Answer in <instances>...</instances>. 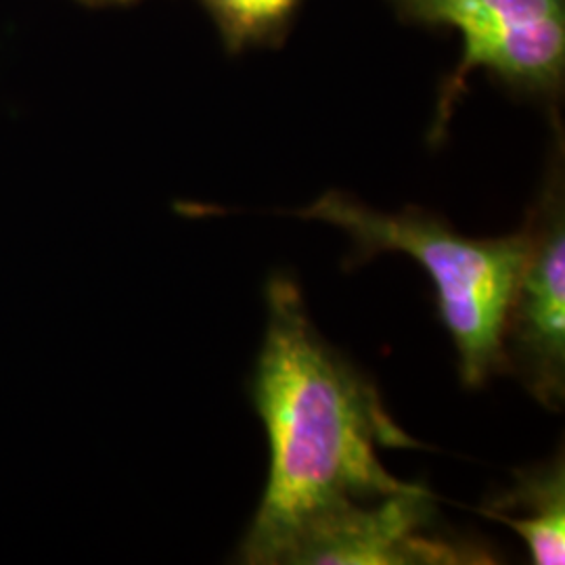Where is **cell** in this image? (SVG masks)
Segmentation results:
<instances>
[{
  "mask_svg": "<svg viewBox=\"0 0 565 565\" xmlns=\"http://www.w3.org/2000/svg\"><path fill=\"white\" fill-rule=\"evenodd\" d=\"M266 303L254 404L270 469L242 562L281 565L315 527L413 488L385 469L377 448L422 445L394 424L375 385L319 335L296 282L273 277Z\"/></svg>",
  "mask_w": 565,
  "mask_h": 565,
  "instance_id": "cell-1",
  "label": "cell"
},
{
  "mask_svg": "<svg viewBox=\"0 0 565 565\" xmlns=\"http://www.w3.org/2000/svg\"><path fill=\"white\" fill-rule=\"evenodd\" d=\"M291 216L340 226L354 243L352 264L385 252L415 258L436 285L440 319L457 348L463 384L480 387L505 371L503 331L527 249L524 226L507 237L471 239L419 207L382 214L338 191Z\"/></svg>",
  "mask_w": 565,
  "mask_h": 565,
  "instance_id": "cell-2",
  "label": "cell"
},
{
  "mask_svg": "<svg viewBox=\"0 0 565 565\" xmlns=\"http://www.w3.org/2000/svg\"><path fill=\"white\" fill-rule=\"evenodd\" d=\"M398 15L463 36V60L443 86L431 141L445 137L476 70L527 95H557L565 74V0H390Z\"/></svg>",
  "mask_w": 565,
  "mask_h": 565,
  "instance_id": "cell-3",
  "label": "cell"
},
{
  "mask_svg": "<svg viewBox=\"0 0 565 565\" xmlns=\"http://www.w3.org/2000/svg\"><path fill=\"white\" fill-rule=\"evenodd\" d=\"M527 249L507 310L505 371L546 406L565 396V212L562 174L553 172L543 198L527 212Z\"/></svg>",
  "mask_w": 565,
  "mask_h": 565,
  "instance_id": "cell-4",
  "label": "cell"
},
{
  "mask_svg": "<svg viewBox=\"0 0 565 565\" xmlns=\"http://www.w3.org/2000/svg\"><path fill=\"white\" fill-rule=\"evenodd\" d=\"M484 546L448 539L438 530L434 494L422 484L375 505L356 507L308 532L287 564H490Z\"/></svg>",
  "mask_w": 565,
  "mask_h": 565,
  "instance_id": "cell-5",
  "label": "cell"
},
{
  "mask_svg": "<svg viewBox=\"0 0 565 565\" xmlns=\"http://www.w3.org/2000/svg\"><path fill=\"white\" fill-rule=\"evenodd\" d=\"M524 507L525 515H486L515 530L525 541L532 564L562 565L565 562V467L564 459L525 469L518 484L486 509Z\"/></svg>",
  "mask_w": 565,
  "mask_h": 565,
  "instance_id": "cell-6",
  "label": "cell"
},
{
  "mask_svg": "<svg viewBox=\"0 0 565 565\" xmlns=\"http://www.w3.org/2000/svg\"><path fill=\"white\" fill-rule=\"evenodd\" d=\"M231 51L282 36L300 0H203Z\"/></svg>",
  "mask_w": 565,
  "mask_h": 565,
  "instance_id": "cell-7",
  "label": "cell"
},
{
  "mask_svg": "<svg viewBox=\"0 0 565 565\" xmlns=\"http://www.w3.org/2000/svg\"><path fill=\"white\" fill-rule=\"evenodd\" d=\"M97 2H128V0H97Z\"/></svg>",
  "mask_w": 565,
  "mask_h": 565,
  "instance_id": "cell-8",
  "label": "cell"
}]
</instances>
